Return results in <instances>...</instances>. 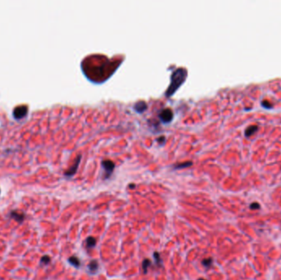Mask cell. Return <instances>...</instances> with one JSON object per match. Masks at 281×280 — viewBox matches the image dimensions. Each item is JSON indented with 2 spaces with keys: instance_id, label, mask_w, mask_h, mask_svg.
<instances>
[{
  "instance_id": "obj_1",
  "label": "cell",
  "mask_w": 281,
  "mask_h": 280,
  "mask_svg": "<svg viewBox=\"0 0 281 280\" xmlns=\"http://www.w3.org/2000/svg\"><path fill=\"white\" fill-rule=\"evenodd\" d=\"M187 76V72L186 69L183 68H178L174 72H173L171 75V83H170L169 87L167 89L165 95L168 97L172 96L183 82H185Z\"/></svg>"
},
{
  "instance_id": "obj_2",
  "label": "cell",
  "mask_w": 281,
  "mask_h": 280,
  "mask_svg": "<svg viewBox=\"0 0 281 280\" xmlns=\"http://www.w3.org/2000/svg\"><path fill=\"white\" fill-rule=\"evenodd\" d=\"M159 117H160V120L162 121V123H170L171 121L173 120V114L172 110L169 109V108H164V109L160 111Z\"/></svg>"
},
{
  "instance_id": "obj_3",
  "label": "cell",
  "mask_w": 281,
  "mask_h": 280,
  "mask_svg": "<svg viewBox=\"0 0 281 280\" xmlns=\"http://www.w3.org/2000/svg\"><path fill=\"white\" fill-rule=\"evenodd\" d=\"M28 112V107L22 104V105H20V106H16L14 110H13V116L16 119H21L26 116Z\"/></svg>"
},
{
  "instance_id": "obj_4",
  "label": "cell",
  "mask_w": 281,
  "mask_h": 280,
  "mask_svg": "<svg viewBox=\"0 0 281 280\" xmlns=\"http://www.w3.org/2000/svg\"><path fill=\"white\" fill-rule=\"evenodd\" d=\"M102 166H103L104 169L105 170V173H106V177L105 178H109L114 172L115 164L114 162H112L111 160H106L102 161Z\"/></svg>"
},
{
  "instance_id": "obj_5",
  "label": "cell",
  "mask_w": 281,
  "mask_h": 280,
  "mask_svg": "<svg viewBox=\"0 0 281 280\" xmlns=\"http://www.w3.org/2000/svg\"><path fill=\"white\" fill-rule=\"evenodd\" d=\"M81 157H82L81 155H78V156H77V160H76V161H75V163H73V165L71 166V168H70V169H69L65 173L66 176L72 177L75 174L76 172H77V169H78L79 163H80V161H81Z\"/></svg>"
},
{
  "instance_id": "obj_6",
  "label": "cell",
  "mask_w": 281,
  "mask_h": 280,
  "mask_svg": "<svg viewBox=\"0 0 281 280\" xmlns=\"http://www.w3.org/2000/svg\"><path fill=\"white\" fill-rule=\"evenodd\" d=\"M147 108V104L145 101H138L134 105V109L138 113H143Z\"/></svg>"
},
{
  "instance_id": "obj_7",
  "label": "cell",
  "mask_w": 281,
  "mask_h": 280,
  "mask_svg": "<svg viewBox=\"0 0 281 280\" xmlns=\"http://www.w3.org/2000/svg\"><path fill=\"white\" fill-rule=\"evenodd\" d=\"M10 216H11V218H13L14 220L19 222V223H22V222L24 220V218H25V215L21 214L19 212L16 211L11 212V213H10Z\"/></svg>"
},
{
  "instance_id": "obj_8",
  "label": "cell",
  "mask_w": 281,
  "mask_h": 280,
  "mask_svg": "<svg viewBox=\"0 0 281 280\" xmlns=\"http://www.w3.org/2000/svg\"><path fill=\"white\" fill-rule=\"evenodd\" d=\"M258 130V126L257 125H251L246 128L245 130V136L246 137H251L253 134L256 133Z\"/></svg>"
},
{
  "instance_id": "obj_9",
  "label": "cell",
  "mask_w": 281,
  "mask_h": 280,
  "mask_svg": "<svg viewBox=\"0 0 281 280\" xmlns=\"http://www.w3.org/2000/svg\"><path fill=\"white\" fill-rule=\"evenodd\" d=\"M99 268V264H98V261H91L90 262V264L88 265V269L90 272H91V273H94V272H96L97 270H98Z\"/></svg>"
},
{
  "instance_id": "obj_10",
  "label": "cell",
  "mask_w": 281,
  "mask_h": 280,
  "mask_svg": "<svg viewBox=\"0 0 281 280\" xmlns=\"http://www.w3.org/2000/svg\"><path fill=\"white\" fill-rule=\"evenodd\" d=\"M68 262L77 268H78L80 266V264H81V262H80L79 259L77 256H71L68 259Z\"/></svg>"
},
{
  "instance_id": "obj_11",
  "label": "cell",
  "mask_w": 281,
  "mask_h": 280,
  "mask_svg": "<svg viewBox=\"0 0 281 280\" xmlns=\"http://www.w3.org/2000/svg\"><path fill=\"white\" fill-rule=\"evenodd\" d=\"M150 264H151V262H150V260H148V259H145L142 262V269H143L144 273L146 274L147 272V269L149 266H150Z\"/></svg>"
},
{
  "instance_id": "obj_12",
  "label": "cell",
  "mask_w": 281,
  "mask_h": 280,
  "mask_svg": "<svg viewBox=\"0 0 281 280\" xmlns=\"http://www.w3.org/2000/svg\"><path fill=\"white\" fill-rule=\"evenodd\" d=\"M86 242H87V247H93L96 244V240L93 237H89L86 239Z\"/></svg>"
},
{
  "instance_id": "obj_13",
  "label": "cell",
  "mask_w": 281,
  "mask_h": 280,
  "mask_svg": "<svg viewBox=\"0 0 281 280\" xmlns=\"http://www.w3.org/2000/svg\"><path fill=\"white\" fill-rule=\"evenodd\" d=\"M193 164L192 162H185L183 163H178V165L175 166V169H183V168H187V167L191 166Z\"/></svg>"
},
{
  "instance_id": "obj_14",
  "label": "cell",
  "mask_w": 281,
  "mask_h": 280,
  "mask_svg": "<svg viewBox=\"0 0 281 280\" xmlns=\"http://www.w3.org/2000/svg\"><path fill=\"white\" fill-rule=\"evenodd\" d=\"M213 263V261L211 258H208V259H205L204 261H202V264L204 266H206V267H209Z\"/></svg>"
},
{
  "instance_id": "obj_15",
  "label": "cell",
  "mask_w": 281,
  "mask_h": 280,
  "mask_svg": "<svg viewBox=\"0 0 281 280\" xmlns=\"http://www.w3.org/2000/svg\"><path fill=\"white\" fill-rule=\"evenodd\" d=\"M262 105L264 108H271L273 107L271 103V102H269V100H262Z\"/></svg>"
},
{
  "instance_id": "obj_16",
  "label": "cell",
  "mask_w": 281,
  "mask_h": 280,
  "mask_svg": "<svg viewBox=\"0 0 281 280\" xmlns=\"http://www.w3.org/2000/svg\"><path fill=\"white\" fill-rule=\"evenodd\" d=\"M40 262L44 264H48L49 262H50V257H49V255H44V256L41 258Z\"/></svg>"
},
{
  "instance_id": "obj_17",
  "label": "cell",
  "mask_w": 281,
  "mask_h": 280,
  "mask_svg": "<svg viewBox=\"0 0 281 280\" xmlns=\"http://www.w3.org/2000/svg\"><path fill=\"white\" fill-rule=\"evenodd\" d=\"M154 257L155 259V262H156L157 264H159L160 262V254L158 253V252H155L154 253Z\"/></svg>"
},
{
  "instance_id": "obj_18",
  "label": "cell",
  "mask_w": 281,
  "mask_h": 280,
  "mask_svg": "<svg viewBox=\"0 0 281 280\" xmlns=\"http://www.w3.org/2000/svg\"><path fill=\"white\" fill-rule=\"evenodd\" d=\"M250 208L252 209H260V205H259L258 203L254 202V203H252V205H250Z\"/></svg>"
},
{
  "instance_id": "obj_19",
  "label": "cell",
  "mask_w": 281,
  "mask_h": 280,
  "mask_svg": "<svg viewBox=\"0 0 281 280\" xmlns=\"http://www.w3.org/2000/svg\"><path fill=\"white\" fill-rule=\"evenodd\" d=\"M198 280H205V279H198Z\"/></svg>"
}]
</instances>
